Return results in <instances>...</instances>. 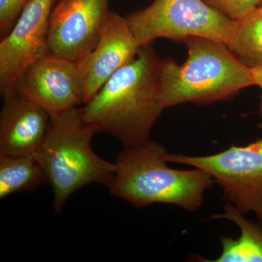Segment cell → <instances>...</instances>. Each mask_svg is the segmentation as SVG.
<instances>
[{
    "mask_svg": "<svg viewBox=\"0 0 262 262\" xmlns=\"http://www.w3.org/2000/svg\"><path fill=\"white\" fill-rule=\"evenodd\" d=\"M250 70H251V75H252L253 85L258 86L261 90L258 108H259L260 115L262 117V65L258 66V67L250 69Z\"/></svg>",
    "mask_w": 262,
    "mask_h": 262,
    "instance_id": "cell-17",
    "label": "cell"
},
{
    "mask_svg": "<svg viewBox=\"0 0 262 262\" xmlns=\"http://www.w3.org/2000/svg\"><path fill=\"white\" fill-rule=\"evenodd\" d=\"M213 9L234 20L256 9L261 0H203Z\"/></svg>",
    "mask_w": 262,
    "mask_h": 262,
    "instance_id": "cell-15",
    "label": "cell"
},
{
    "mask_svg": "<svg viewBox=\"0 0 262 262\" xmlns=\"http://www.w3.org/2000/svg\"><path fill=\"white\" fill-rule=\"evenodd\" d=\"M110 0H59L52 10L48 55L75 63L96 46L111 12Z\"/></svg>",
    "mask_w": 262,
    "mask_h": 262,
    "instance_id": "cell-7",
    "label": "cell"
},
{
    "mask_svg": "<svg viewBox=\"0 0 262 262\" xmlns=\"http://www.w3.org/2000/svg\"><path fill=\"white\" fill-rule=\"evenodd\" d=\"M183 64L160 60L159 80L165 108L184 103L205 106L229 100L253 85L251 70L227 45L203 37L184 41Z\"/></svg>",
    "mask_w": 262,
    "mask_h": 262,
    "instance_id": "cell-3",
    "label": "cell"
},
{
    "mask_svg": "<svg viewBox=\"0 0 262 262\" xmlns=\"http://www.w3.org/2000/svg\"><path fill=\"white\" fill-rule=\"evenodd\" d=\"M224 212L215 215V219H224L235 224L241 230L237 239L221 237L222 253L215 260L207 262H262V220H248L231 203H226Z\"/></svg>",
    "mask_w": 262,
    "mask_h": 262,
    "instance_id": "cell-12",
    "label": "cell"
},
{
    "mask_svg": "<svg viewBox=\"0 0 262 262\" xmlns=\"http://www.w3.org/2000/svg\"><path fill=\"white\" fill-rule=\"evenodd\" d=\"M168 154L165 146L151 140L125 148L117 157L116 171L107 186L110 192L135 208L163 203L190 213L198 211L214 179L200 168H170Z\"/></svg>",
    "mask_w": 262,
    "mask_h": 262,
    "instance_id": "cell-2",
    "label": "cell"
},
{
    "mask_svg": "<svg viewBox=\"0 0 262 262\" xmlns=\"http://www.w3.org/2000/svg\"><path fill=\"white\" fill-rule=\"evenodd\" d=\"M0 113V156L34 155L51 125L50 114L37 103L12 91L3 96Z\"/></svg>",
    "mask_w": 262,
    "mask_h": 262,
    "instance_id": "cell-11",
    "label": "cell"
},
{
    "mask_svg": "<svg viewBox=\"0 0 262 262\" xmlns=\"http://www.w3.org/2000/svg\"><path fill=\"white\" fill-rule=\"evenodd\" d=\"M96 130L82 117L81 108L51 117L44 141L35 153L53 192L55 212L61 213L66 202L84 186L110 184L116 164L96 155L91 141Z\"/></svg>",
    "mask_w": 262,
    "mask_h": 262,
    "instance_id": "cell-4",
    "label": "cell"
},
{
    "mask_svg": "<svg viewBox=\"0 0 262 262\" xmlns=\"http://www.w3.org/2000/svg\"><path fill=\"white\" fill-rule=\"evenodd\" d=\"M140 48L126 18L111 13L96 46L76 63L83 85L84 104L136 58Z\"/></svg>",
    "mask_w": 262,
    "mask_h": 262,
    "instance_id": "cell-10",
    "label": "cell"
},
{
    "mask_svg": "<svg viewBox=\"0 0 262 262\" xmlns=\"http://www.w3.org/2000/svg\"><path fill=\"white\" fill-rule=\"evenodd\" d=\"M127 24L140 47L160 38L184 42L203 37L229 46L235 20L203 0H154L149 6L130 13Z\"/></svg>",
    "mask_w": 262,
    "mask_h": 262,
    "instance_id": "cell-5",
    "label": "cell"
},
{
    "mask_svg": "<svg viewBox=\"0 0 262 262\" xmlns=\"http://www.w3.org/2000/svg\"><path fill=\"white\" fill-rule=\"evenodd\" d=\"M58 1H59V0H56V3H57V2Z\"/></svg>",
    "mask_w": 262,
    "mask_h": 262,
    "instance_id": "cell-20",
    "label": "cell"
},
{
    "mask_svg": "<svg viewBox=\"0 0 262 262\" xmlns=\"http://www.w3.org/2000/svg\"><path fill=\"white\" fill-rule=\"evenodd\" d=\"M160 59L150 45L117 71L89 102L82 117L97 133L116 137L125 148L145 144L165 108L159 80Z\"/></svg>",
    "mask_w": 262,
    "mask_h": 262,
    "instance_id": "cell-1",
    "label": "cell"
},
{
    "mask_svg": "<svg viewBox=\"0 0 262 262\" xmlns=\"http://www.w3.org/2000/svg\"><path fill=\"white\" fill-rule=\"evenodd\" d=\"M168 161L205 170L222 188L227 203L262 220V136L247 145L206 156L169 153Z\"/></svg>",
    "mask_w": 262,
    "mask_h": 262,
    "instance_id": "cell-6",
    "label": "cell"
},
{
    "mask_svg": "<svg viewBox=\"0 0 262 262\" xmlns=\"http://www.w3.org/2000/svg\"><path fill=\"white\" fill-rule=\"evenodd\" d=\"M258 7H259V8H262V0H261V1H260V4H259V5H258Z\"/></svg>",
    "mask_w": 262,
    "mask_h": 262,
    "instance_id": "cell-18",
    "label": "cell"
},
{
    "mask_svg": "<svg viewBox=\"0 0 262 262\" xmlns=\"http://www.w3.org/2000/svg\"><path fill=\"white\" fill-rule=\"evenodd\" d=\"M56 0H32L0 42V93L9 94L24 71L48 55L50 20Z\"/></svg>",
    "mask_w": 262,
    "mask_h": 262,
    "instance_id": "cell-8",
    "label": "cell"
},
{
    "mask_svg": "<svg viewBox=\"0 0 262 262\" xmlns=\"http://www.w3.org/2000/svg\"><path fill=\"white\" fill-rule=\"evenodd\" d=\"M32 0H0V34L5 37Z\"/></svg>",
    "mask_w": 262,
    "mask_h": 262,
    "instance_id": "cell-16",
    "label": "cell"
},
{
    "mask_svg": "<svg viewBox=\"0 0 262 262\" xmlns=\"http://www.w3.org/2000/svg\"><path fill=\"white\" fill-rule=\"evenodd\" d=\"M48 183L44 170L34 155L0 156V198L35 190Z\"/></svg>",
    "mask_w": 262,
    "mask_h": 262,
    "instance_id": "cell-13",
    "label": "cell"
},
{
    "mask_svg": "<svg viewBox=\"0 0 262 262\" xmlns=\"http://www.w3.org/2000/svg\"><path fill=\"white\" fill-rule=\"evenodd\" d=\"M259 127H261V128H262V122L261 123H260Z\"/></svg>",
    "mask_w": 262,
    "mask_h": 262,
    "instance_id": "cell-19",
    "label": "cell"
},
{
    "mask_svg": "<svg viewBox=\"0 0 262 262\" xmlns=\"http://www.w3.org/2000/svg\"><path fill=\"white\" fill-rule=\"evenodd\" d=\"M56 116L84 103V90L77 63L46 55L29 66L14 90Z\"/></svg>",
    "mask_w": 262,
    "mask_h": 262,
    "instance_id": "cell-9",
    "label": "cell"
},
{
    "mask_svg": "<svg viewBox=\"0 0 262 262\" xmlns=\"http://www.w3.org/2000/svg\"><path fill=\"white\" fill-rule=\"evenodd\" d=\"M228 48L248 68L262 65V8L235 20Z\"/></svg>",
    "mask_w": 262,
    "mask_h": 262,
    "instance_id": "cell-14",
    "label": "cell"
}]
</instances>
